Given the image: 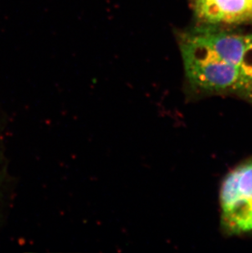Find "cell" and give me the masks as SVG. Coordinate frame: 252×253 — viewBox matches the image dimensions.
I'll list each match as a JSON object with an SVG mask.
<instances>
[{
  "instance_id": "1",
  "label": "cell",
  "mask_w": 252,
  "mask_h": 253,
  "mask_svg": "<svg viewBox=\"0 0 252 253\" xmlns=\"http://www.w3.org/2000/svg\"><path fill=\"white\" fill-rule=\"evenodd\" d=\"M178 44L186 78L193 88L209 93L235 89L239 67L221 59L189 33L179 36Z\"/></svg>"
},
{
  "instance_id": "2",
  "label": "cell",
  "mask_w": 252,
  "mask_h": 253,
  "mask_svg": "<svg viewBox=\"0 0 252 253\" xmlns=\"http://www.w3.org/2000/svg\"><path fill=\"white\" fill-rule=\"evenodd\" d=\"M219 200L224 231L230 235L252 234V161L227 174Z\"/></svg>"
},
{
  "instance_id": "3",
  "label": "cell",
  "mask_w": 252,
  "mask_h": 253,
  "mask_svg": "<svg viewBox=\"0 0 252 253\" xmlns=\"http://www.w3.org/2000/svg\"><path fill=\"white\" fill-rule=\"evenodd\" d=\"M196 16L208 24H232L252 20V0H193Z\"/></svg>"
},
{
  "instance_id": "4",
  "label": "cell",
  "mask_w": 252,
  "mask_h": 253,
  "mask_svg": "<svg viewBox=\"0 0 252 253\" xmlns=\"http://www.w3.org/2000/svg\"><path fill=\"white\" fill-rule=\"evenodd\" d=\"M189 34L221 59L237 67L240 66L245 51L246 36L211 29L197 30Z\"/></svg>"
},
{
  "instance_id": "5",
  "label": "cell",
  "mask_w": 252,
  "mask_h": 253,
  "mask_svg": "<svg viewBox=\"0 0 252 253\" xmlns=\"http://www.w3.org/2000/svg\"><path fill=\"white\" fill-rule=\"evenodd\" d=\"M7 118L0 107V228L7 220L14 201V177L10 172L6 147Z\"/></svg>"
},
{
  "instance_id": "6",
  "label": "cell",
  "mask_w": 252,
  "mask_h": 253,
  "mask_svg": "<svg viewBox=\"0 0 252 253\" xmlns=\"http://www.w3.org/2000/svg\"><path fill=\"white\" fill-rule=\"evenodd\" d=\"M234 90L252 99V33L246 36L245 51L239 66V77Z\"/></svg>"
}]
</instances>
